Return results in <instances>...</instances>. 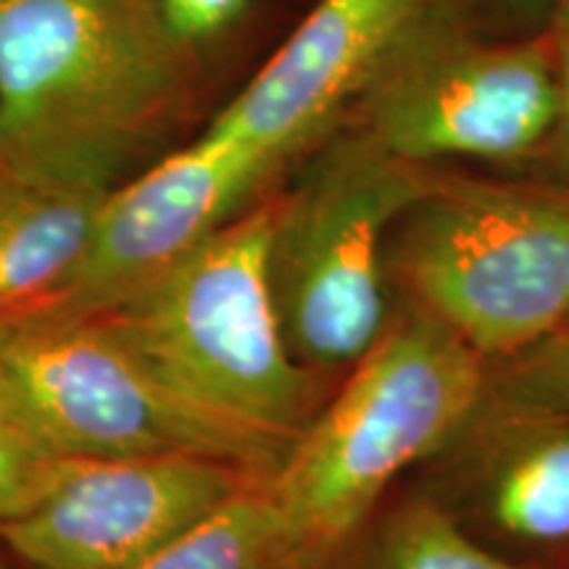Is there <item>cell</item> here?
Returning a JSON list of instances; mask_svg holds the SVG:
<instances>
[{
  "mask_svg": "<svg viewBox=\"0 0 569 569\" xmlns=\"http://www.w3.org/2000/svg\"><path fill=\"white\" fill-rule=\"evenodd\" d=\"M425 11L427 0H317L206 132L282 167L372 88Z\"/></svg>",
  "mask_w": 569,
  "mask_h": 569,
  "instance_id": "cell-11",
  "label": "cell"
},
{
  "mask_svg": "<svg viewBox=\"0 0 569 569\" xmlns=\"http://www.w3.org/2000/svg\"><path fill=\"white\" fill-rule=\"evenodd\" d=\"M193 59L153 0H0V167L117 188L180 127Z\"/></svg>",
  "mask_w": 569,
  "mask_h": 569,
  "instance_id": "cell-1",
  "label": "cell"
},
{
  "mask_svg": "<svg viewBox=\"0 0 569 569\" xmlns=\"http://www.w3.org/2000/svg\"><path fill=\"white\" fill-rule=\"evenodd\" d=\"M130 569H303L264 486L224 501L193 530Z\"/></svg>",
  "mask_w": 569,
  "mask_h": 569,
  "instance_id": "cell-14",
  "label": "cell"
},
{
  "mask_svg": "<svg viewBox=\"0 0 569 569\" xmlns=\"http://www.w3.org/2000/svg\"><path fill=\"white\" fill-rule=\"evenodd\" d=\"M553 69L559 84V124L557 132L569 161V0H561L557 17V46H553Z\"/></svg>",
  "mask_w": 569,
  "mask_h": 569,
  "instance_id": "cell-17",
  "label": "cell"
},
{
  "mask_svg": "<svg viewBox=\"0 0 569 569\" xmlns=\"http://www.w3.org/2000/svg\"><path fill=\"white\" fill-rule=\"evenodd\" d=\"M486 380L472 348L415 309L346 372L264 482L303 569H325L403 469L438 457Z\"/></svg>",
  "mask_w": 569,
  "mask_h": 569,
  "instance_id": "cell-3",
  "label": "cell"
},
{
  "mask_svg": "<svg viewBox=\"0 0 569 569\" xmlns=\"http://www.w3.org/2000/svg\"><path fill=\"white\" fill-rule=\"evenodd\" d=\"M19 561L13 559V553L6 549L3 543H0V569H17Z\"/></svg>",
  "mask_w": 569,
  "mask_h": 569,
  "instance_id": "cell-19",
  "label": "cell"
},
{
  "mask_svg": "<svg viewBox=\"0 0 569 569\" xmlns=\"http://www.w3.org/2000/svg\"><path fill=\"white\" fill-rule=\"evenodd\" d=\"M388 274L482 361L507 359L569 319V198L427 182L390 232Z\"/></svg>",
  "mask_w": 569,
  "mask_h": 569,
  "instance_id": "cell-4",
  "label": "cell"
},
{
  "mask_svg": "<svg viewBox=\"0 0 569 569\" xmlns=\"http://www.w3.org/2000/svg\"><path fill=\"white\" fill-rule=\"evenodd\" d=\"M438 457L461 501L522 546L569 543V343L557 336L511 353Z\"/></svg>",
  "mask_w": 569,
  "mask_h": 569,
  "instance_id": "cell-10",
  "label": "cell"
},
{
  "mask_svg": "<svg viewBox=\"0 0 569 569\" xmlns=\"http://www.w3.org/2000/svg\"><path fill=\"white\" fill-rule=\"evenodd\" d=\"M272 219L274 203L238 213L167 272L88 319L282 467L317 417L322 380L284 343L267 274Z\"/></svg>",
  "mask_w": 569,
  "mask_h": 569,
  "instance_id": "cell-2",
  "label": "cell"
},
{
  "mask_svg": "<svg viewBox=\"0 0 569 569\" xmlns=\"http://www.w3.org/2000/svg\"><path fill=\"white\" fill-rule=\"evenodd\" d=\"M174 38L198 56L238 24L251 0H153Z\"/></svg>",
  "mask_w": 569,
  "mask_h": 569,
  "instance_id": "cell-16",
  "label": "cell"
},
{
  "mask_svg": "<svg viewBox=\"0 0 569 569\" xmlns=\"http://www.w3.org/2000/svg\"><path fill=\"white\" fill-rule=\"evenodd\" d=\"M109 190L0 167V322L40 311L74 274Z\"/></svg>",
  "mask_w": 569,
  "mask_h": 569,
  "instance_id": "cell-12",
  "label": "cell"
},
{
  "mask_svg": "<svg viewBox=\"0 0 569 569\" xmlns=\"http://www.w3.org/2000/svg\"><path fill=\"white\" fill-rule=\"evenodd\" d=\"M425 188L419 167L359 132L274 201L269 288L284 343L319 380L346 375L386 336L388 238Z\"/></svg>",
  "mask_w": 569,
  "mask_h": 569,
  "instance_id": "cell-5",
  "label": "cell"
},
{
  "mask_svg": "<svg viewBox=\"0 0 569 569\" xmlns=\"http://www.w3.org/2000/svg\"><path fill=\"white\" fill-rule=\"evenodd\" d=\"M0 427H21V430H34L30 411L24 407V398L13 386L11 375L0 365ZM40 436V432H38Z\"/></svg>",
  "mask_w": 569,
  "mask_h": 569,
  "instance_id": "cell-18",
  "label": "cell"
},
{
  "mask_svg": "<svg viewBox=\"0 0 569 569\" xmlns=\"http://www.w3.org/2000/svg\"><path fill=\"white\" fill-rule=\"evenodd\" d=\"M511 6H517V9H528V11H532V9H538L540 3H546V0H509Z\"/></svg>",
  "mask_w": 569,
  "mask_h": 569,
  "instance_id": "cell-20",
  "label": "cell"
},
{
  "mask_svg": "<svg viewBox=\"0 0 569 569\" xmlns=\"http://www.w3.org/2000/svg\"><path fill=\"white\" fill-rule=\"evenodd\" d=\"M365 532V530H359ZM325 569H530L490 551L430 496L398 503Z\"/></svg>",
  "mask_w": 569,
  "mask_h": 569,
  "instance_id": "cell-13",
  "label": "cell"
},
{
  "mask_svg": "<svg viewBox=\"0 0 569 569\" xmlns=\"http://www.w3.org/2000/svg\"><path fill=\"white\" fill-rule=\"evenodd\" d=\"M69 459L38 432L0 427V530L51 493Z\"/></svg>",
  "mask_w": 569,
  "mask_h": 569,
  "instance_id": "cell-15",
  "label": "cell"
},
{
  "mask_svg": "<svg viewBox=\"0 0 569 569\" xmlns=\"http://www.w3.org/2000/svg\"><path fill=\"white\" fill-rule=\"evenodd\" d=\"M251 486L264 482L188 453L71 457L51 493L0 530V543L24 569H130Z\"/></svg>",
  "mask_w": 569,
  "mask_h": 569,
  "instance_id": "cell-8",
  "label": "cell"
},
{
  "mask_svg": "<svg viewBox=\"0 0 569 569\" xmlns=\"http://www.w3.org/2000/svg\"><path fill=\"white\" fill-rule=\"evenodd\" d=\"M0 365L34 430L80 459L206 457L269 482L277 461L174 393L96 319L13 317L0 322Z\"/></svg>",
  "mask_w": 569,
  "mask_h": 569,
  "instance_id": "cell-6",
  "label": "cell"
},
{
  "mask_svg": "<svg viewBox=\"0 0 569 569\" xmlns=\"http://www.w3.org/2000/svg\"><path fill=\"white\" fill-rule=\"evenodd\" d=\"M361 98V132L411 167L517 159L559 124L557 69L546 48L488 46L422 27Z\"/></svg>",
  "mask_w": 569,
  "mask_h": 569,
  "instance_id": "cell-7",
  "label": "cell"
},
{
  "mask_svg": "<svg viewBox=\"0 0 569 569\" xmlns=\"http://www.w3.org/2000/svg\"><path fill=\"white\" fill-rule=\"evenodd\" d=\"M277 169L209 132L159 156L109 190L74 274L34 315L80 319L124 301L238 217Z\"/></svg>",
  "mask_w": 569,
  "mask_h": 569,
  "instance_id": "cell-9",
  "label": "cell"
}]
</instances>
